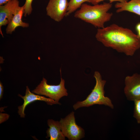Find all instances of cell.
Wrapping results in <instances>:
<instances>
[{
	"instance_id": "15",
	"label": "cell",
	"mask_w": 140,
	"mask_h": 140,
	"mask_svg": "<svg viewBox=\"0 0 140 140\" xmlns=\"http://www.w3.org/2000/svg\"><path fill=\"white\" fill-rule=\"evenodd\" d=\"M33 0H26L24 4L23 5L24 7V15L25 17L29 15L32 11V6Z\"/></svg>"
},
{
	"instance_id": "2",
	"label": "cell",
	"mask_w": 140,
	"mask_h": 140,
	"mask_svg": "<svg viewBox=\"0 0 140 140\" xmlns=\"http://www.w3.org/2000/svg\"><path fill=\"white\" fill-rule=\"evenodd\" d=\"M112 6V4L110 3L104 2L93 6L84 3L75 12L74 17L96 27L102 28L104 27L105 23L110 21L113 15L112 13L108 12Z\"/></svg>"
},
{
	"instance_id": "4",
	"label": "cell",
	"mask_w": 140,
	"mask_h": 140,
	"mask_svg": "<svg viewBox=\"0 0 140 140\" xmlns=\"http://www.w3.org/2000/svg\"><path fill=\"white\" fill-rule=\"evenodd\" d=\"M47 80L43 78L40 83L32 92L37 95H45L55 101L59 102L62 97L68 95L67 90L65 87V81L61 77L58 85H48Z\"/></svg>"
},
{
	"instance_id": "3",
	"label": "cell",
	"mask_w": 140,
	"mask_h": 140,
	"mask_svg": "<svg viewBox=\"0 0 140 140\" xmlns=\"http://www.w3.org/2000/svg\"><path fill=\"white\" fill-rule=\"evenodd\" d=\"M94 77L96 80L94 88L85 100L78 101L73 105V107L75 110L81 107H88L94 104L104 105L112 109L114 108L111 100L104 96V87L106 81L102 80L101 74L97 71L94 72Z\"/></svg>"
},
{
	"instance_id": "8",
	"label": "cell",
	"mask_w": 140,
	"mask_h": 140,
	"mask_svg": "<svg viewBox=\"0 0 140 140\" xmlns=\"http://www.w3.org/2000/svg\"><path fill=\"white\" fill-rule=\"evenodd\" d=\"M20 6L18 0H10L0 5V33L3 37L2 27L9 23Z\"/></svg>"
},
{
	"instance_id": "21",
	"label": "cell",
	"mask_w": 140,
	"mask_h": 140,
	"mask_svg": "<svg viewBox=\"0 0 140 140\" xmlns=\"http://www.w3.org/2000/svg\"><path fill=\"white\" fill-rule=\"evenodd\" d=\"M137 32V34H138L137 35L140 37V31L138 32Z\"/></svg>"
},
{
	"instance_id": "16",
	"label": "cell",
	"mask_w": 140,
	"mask_h": 140,
	"mask_svg": "<svg viewBox=\"0 0 140 140\" xmlns=\"http://www.w3.org/2000/svg\"><path fill=\"white\" fill-rule=\"evenodd\" d=\"M104 0H89L88 2L91 3L93 5L98 4L100 2L104 1ZM109 3H110L116 1H118L120 3H125L128 2V0H108Z\"/></svg>"
},
{
	"instance_id": "10",
	"label": "cell",
	"mask_w": 140,
	"mask_h": 140,
	"mask_svg": "<svg viewBox=\"0 0 140 140\" xmlns=\"http://www.w3.org/2000/svg\"><path fill=\"white\" fill-rule=\"evenodd\" d=\"M24 13V7L23 5L20 6L8 24L6 29L7 34H11L19 26L27 27L29 26L28 23L23 22L22 20Z\"/></svg>"
},
{
	"instance_id": "17",
	"label": "cell",
	"mask_w": 140,
	"mask_h": 140,
	"mask_svg": "<svg viewBox=\"0 0 140 140\" xmlns=\"http://www.w3.org/2000/svg\"><path fill=\"white\" fill-rule=\"evenodd\" d=\"M10 115L7 114L0 113V123L5 121L9 118Z\"/></svg>"
},
{
	"instance_id": "13",
	"label": "cell",
	"mask_w": 140,
	"mask_h": 140,
	"mask_svg": "<svg viewBox=\"0 0 140 140\" xmlns=\"http://www.w3.org/2000/svg\"><path fill=\"white\" fill-rule=\"evenodd\" d=\"M89 0H69L66 16H69L80 7L85 2H88Z\"/></svg>"
},
{
	"instance_id": "20",
	"label": "cell",
	"mask_w": 140,
	"mask_h": 140,
	"mask_svg": "<svg viewBox=\"0 0 140 140\" xmlns=\"http://www.w3.org/2000/svg\"><path fill=\"white\" fill-rule=\"evenodd\" d=\"M10 0H0V5L5 4Z\"/></svg>"
},
{
	"instance_id": "11",
	"label": "cell",
	"mask_w": 140,
	"mask_h": 140,
	"mask_svg": "<svg viewBox=\"0 0 140 140\" xmlns=\"http://www.w3.org/2000/svg\"><path fill=\"white\" fill-rule=\"evenodd\" d=\"M49 128L46 131L47 137L50 140H65V137L61 130L59 121L49 119L47 120Z\"/></svg>"
},
{
	"instance_id": "19",
	"label": "cell",
	"mask_w": 140,
	"mask_h": 140,
	"mask_svg": "<svg viewBox=\"0 0 140 140\" xmlns=\"http://www.w3.org/2000/svg\"><path fill=\"white\" fill-rule=\"evenodd\" d=\"M135 29L137 32L140 31V22L136 24L135 27Z\"/></svg>"
},
{
	"instance_id": "18",
	"label": "cell",
	"mask_w": 140,
	"mask_h": 140,
	"mask_svg": "<svg viewBox=\"0 0 140 140\" xmlns=\"http://www.w3.org/2000/svg\"><path fill=\"white\" fill-rule=\"evenodd\" d=\"M3 86L2 83L0 82V99L1 100L2 98L3 94Z\"/></svg>"
},
{
	"instance_id": "14",
	"label": "cell",
	"mask_w": 140,
	"mask_h": 140,
	"mask_svg": "<svg viewBox=\"0 0 140 140\" xmlns=\"http://www.w3.org/2000/svg\"><path fill=\"white\" fill-rule=\"evenodd\" d=\"M134 102V117L138 123L140 124V99Z\"/></svg>"
},
{
	"instance_id": "6",
	"label": "cell",
	"mask_w": 140,
	"mask_h": 140,
	"mask_svg": "<svg viewBox=\"0 0 140 140\" xmlns=\"http://www.w3.org/2000/svg\"><path fill=\"white\" fill-rule=\"evenodd\" d=\"M67 0H49L46 8L47 16L59 22L66 16L68 5Z\"/></svg>"
},
{
	"instance_id": "7",
	"label": "cell",
	"mask_w": 140,
	"mask_h": 140,
	"mask_svg": "<svg viewBox=\"0 0 140 140\" xmlns=\"http://www.w3.org/2000/svg\"><path fill=\"white\" fill-rule=\"evenodd\" d=\"M124 82V92L127 99L134 101L140 99V74L126 76Z\"/></svg>"
},
{
	"instance_id": "5",
	"label": "cell",
	"mask_w": 140,
	"mask_h": 140,
	"mask_svg": "<svg viewBox=\"0 0 140 140\" xmlns=\"http://www.w3.org/2000/svg\"><path fill=\"white\" fill-rule=\"evenodd\" d=\"M74 113L72 111L59 121L61 130L65 137L69 140H79L84 137V129L76 124Z\"/></svg>"
},
{
	"instance_id": "1",
	"label": "cell",
	"mask_w": 140,
	"mask_h": 140,
	"mask_svg": "<svg viewBox=\"0 0 140 140\" xmlns=\"http://www.w3.org/2000/svg\"><path fill=\"white\" fill-rule=\"evenodd\" d=\"M95 37L105 47L128 56H133L140 48V37L137 34L114 24L98 28Z\"/></svg>"
},
{
	"instance_id": "12",
	"label": "cell",
	"mask_w": 140,
	"mask_h": 140,
	"mask_svg": "<svg viewBox=\"0 0 140 140\" xmlns=\"http://www.w3.org/2000/svg\"><path fill=\"white\" fill-rule=\"evenodd\" d=\"M116 12L128 11L140 16V0H130L125 3L118 2L115 5Z\"/></svg>"
},
{
	"instance_id": "9",
	"label": "cell",
	"mask_w": 140,
	"mask_h": 140,
	"mask_svg": "<svg viewBox=\"0 0 140 140\" xmlns=\"http://www.w3.org/2000/svg\"><path fill=\"white\" fill-rule=\"evenodd\" d=\"M18 96L22 98L24 100L23 104L19 106L18 108V113L21 118L25 117L24 111L26 106L34 101L37 100L44 101L46 102L47 104L51 105L54 104H61L59 102H56L50 98H46L39 95L34 94L30 91L28 86L26 87L25 96H23L20 94H18Z\"/></svg>"
}]
</instances>
